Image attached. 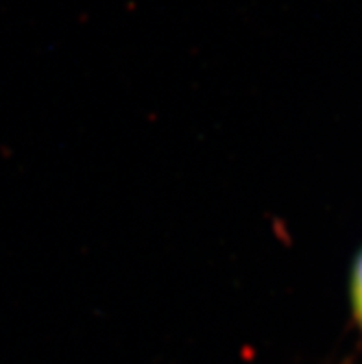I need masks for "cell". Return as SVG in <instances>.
<instances>
[{
    "mask_svg": "<svg viewBox=\"0 0 362 364\" xmlns=\"http://www.w3.org/2000/svg\"><path fill=\"white\" fill-rule=\"evenodd\" d=\"M351 298H353L355 318L362 328V254L357 257L353 268V279H351Z\"/></svg>",
    "mask_w": 362,
    "mask_h": 364,
    "instance_id": "1",
    "label": "cell"
}]
</instances>
